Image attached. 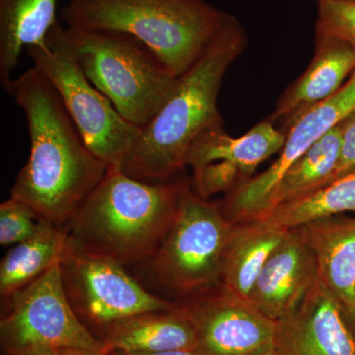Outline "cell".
<instances>
[{
	"instance_id": "6da1fadb",
	"label": "cell",
	"mask_w": 355,
	"mask_h": 355,
	"mask_svg": "<svg viewBox=\"0 0 355 355\" xmlns=\"http://www.w3.org/2000/svg\"><path fill=\"white\" fill-rule=\"evenodd\" d=\"M3 89L24 112L31 144L11 198L39 220L69 224L109 167L86 146L57 90L34 65Z\"/></svg>"
},
{
	"instance_id": "7a4b0ae2",
	"label": "cell",
	"mask_w": 355,
	"mask_h": 355,
	"mask_svg": "<svg viewBox=\"0 0 355 355\" xmlns=\"http://www.w3.org/2000/svg\"><path fill=\"white\" fill-rule=\"evenodd\" d=\"M245 44V33L234 17L179 77L176 90L162 108L140 128L121 171L133 179L156 183L169 181L186 167L187 154L196 137L222 123L217 107L222 81Z\"/></svg>"
},
{
	"instance_id": "3957f363",
	"label": "cell",
	"mask_w": 355,
	"mask_h": 355,
	"mask_svg": "<svg viewBox=\"0 0 355 355\" xmlns=\"http://www.w3.org/2000/svg\"><path fill=\"white\" fill-rule=\"evenodd\" d=\"M181 183L140 181L120 168H109L69 222L70 241L121 266L144 265L171 230Z\"/></svg>"
},
{
	"instance_id": "277c9868",
	"label": "cell",
	"mask_w": 355,
	"mask_h": 355,
	"mask_svg": "<svg viewBox=\"0 0 355 355\" xmlns=\"http://www.w3.org/2000/svg\"><path fill=\"white\" fill-rule=\"evenodd\" d=\"M60 18L67 27L132 35L180 77L202 57L233 15L205 0H69Z\"/></svg>"
},
{
	"instance_id": "5b68a950",
	"label": "cell",
	"mask_w": 355,
	"mask_h": 355,
	"mask_svg": "<svg viewBox=\"0 0 355 355\" xmlns=\"http://www.w3.org/2000/svg\"><path fill=\"white\" fill-rule=\"evenodd\" d=\"M64 32L90 83L135 127L146 125L176 90L179 77L132 35L70 27Z\"/></svg>"
},
{
	"instance_id": "8992f818",
	"label": "cell",
	"mask_w": 355,
	"mask_h": 355,
	"mask_svg": "<svg viewBox=\"0 0 355 355\" xmlns=\"http://www.w3.org/2000/svg\"><path fill=\"white\" fill-rule=\"evenodd\" d=\"M55 23L46 43L26 48L37 67L60 95L88 148L109 168H120L140 128L125 121L111 101L90 83Z\"/></svg>"
},
{
	"instance_id": "52a82bcc",
	"label": "cell",
	"mask_w": 355,
	"mask_h": 355,
	"mask_svg": "<svg viewBox=\"0 0 355 355\" xmlns=\"http://www.w3.org/2000/svg\"><path fill=\"white\" fill-rule=\"evenodd\" d=\"M232 226L218 205L182 182L171 230L157 253L142 266L159 286L181 300L216 288L221 284L222 257Z\"/></svg>"
},
{
	"instance_id": "ba28073f",
	"label": "cell",
	"mask_w": 355,
	"mask_h": 355,
	"mask_svg": "<svg viewBox=\"0 0 355 355\" xmlns=\"http://www.w3.org/2000/svg\"><path fill=\"white\" fill-rule=\"evenodd\" d=\"M9 298L10 310L0 322L2 347L8 354L53 349L108 354L104 343L84 326L72 307L60 263Z\"/></svg>"
},
{
	"instance_id": "9c48e42d",
	"label": "cell",
	"mask_w": 355,
	"mask_h": 355,
	"mask_svg": "<svg viewBox=\"0 0 355 355\" xmlns=\"http://www.w3.org/2000/svg\"><path fill=\"white\" fill-rule=\"evenodd\" d=\"M60 268L65 292L76 314L97 326L107 328L141 313L179 307L146 291L123 266L81 251L70 239Z\"/></svg>"
},
{
	"instance_id": "30bf717a",
	"label": "cell",
	"mask_w": 355,
	"mask_h": 355,
	"mask_svg": "<svg viewBox=\"0 0 355 355\" xmlns=\"http://www.w3.org/2000/svg\"><path fill=\"white\" fill-rule=\"evenodd\" d=\"M354 111L355 71L338 92L307 110L287 128L284 146L270 167L227 193L218 205L226 220L240 223L259 218L266 198L292 164Z\"/></svg>"
},
{
	"instance_id": "8fae6325",
	"label": "cell",
	"mask_w": 355,
	"mask_h": 355,
	"mask_svg": "<svg viewBox=\"0 0 355 355\" xmlns=\"http://www.w3.org/2000/svg\"><path fill=\"white\" fill-rule=\"evenodd\" d=\"M178 305L195 327L200 355H256L275 347L277 322L221 284Z\"/></svg>"
},
{
	"instance_id": "7c38bea8",
	"label": "cell",
	"mask_w": 355,
	"mask_h": 355,
	"mask_svg": "<svg viewBox=\"0 0 355 355\" xmlns=\"http://www.w3.org/2000/svg\"><path fill=\"white\" fill-rule=\"evenodd\" d=\"M280 355H355V336L342 305L318 279L293 313L277 321Z\"/></svg>"
},
{
	"instance_id": "4fadbf2b",
	"label": "cell",
	"mask_w": 355,
	"mask_h": 355,
	"mask_svg": "<svg viewBox=\"0 0 355 355\" xmlns=\"http://www.w3.org/2000/svg\"><path fill=\"white\" fill-rule=\"evenodd\" d=\"M318 279L314 253L289 230L268 257L248 301L263 316L279 321L296 310Z\"/></svg>"
},
{
	"instance_id": "5bb4252c",
	"label": "cell",
	"mask_w": 355,
	"mask_h": 355,
	"mask_svg": "<svg viewBox=\"0 0 355 355\" xmlns=\"http://www.w3.org/2000/svg\"><path fill=\"white\" fill-rule=\"evenodd\" d=\"M355 71V51L343 40L317 32L312 62L295 83L282 95L270 120L284 121L288 128L307 110L326 101L342 89Z\"/></svg>"
},
{
	"instance_id": "9a60e30c",
	"label": "cell",
	"mask_w": 355,
	"mask_h": 355,
	"mask_svg": "<svg viewBox=\"0 0 355 355\" xmlns=\"http://www.w3.org/2000/svg\"><path fill=\"white\" fill-rule=\"evenodd\" d=\"M312 250L318 277L342 305L355 304V217H324L292 229Z\"/></svg>"
},
{
	"instance_id": "2e32d148",
	"label": "cell",
	"mask_w": 355,
	"mask_h": 355,
	"mask_svg": "<svg viewBox=\"0 0 355 355\" xmlns=\"http://www.w3.org/2000/svg\"><path fill=\"white\" fill-rule=\"evenodd\" d=\"M286 139V133L277 130L272 120L261 121L239 137H230L218 123L196 137L187 154L186 165L195 172L210 163H221L251 179L261 163L280 153Z\"/></svg>"
},
{
	"instance_id": "e0dca14e",
	"label": "cell",
	"mask_w": 355,
	"mask_h": 355,
	"mask_svg": "<svg viewBox=\"0 0 355 355\" xmlns=\"http://www.w3.org/2000/svg\"><path fill=\"white\" fill-rule=\"evenodd\" d=\"M102 342L107 354L156 352L197 349V333L180 307L151 311L121 320L107 327Z\"/></svg>"
},
{
	"instance_id": "ac0fdd59",
	"label": "cell",
	"mask_w": 355,
	"mask_h": 355,
	"mask_svg": "<svg viewBox=\"0 0 355 355\" xmlns=\"http://www.w3.org/2000/svg\"><path fill=\"white\" fill-rule=\"evenodd\" d=\"M288 231L265 219L233 223L222 257L221 286L248 300L268 257Z\"/></svg>"
},
{
	"instance_id": "d6986e66",
	"label": "cell",
	"mask_w": 355,
	"mask_h": 355,
	"mask_svg": "<svg viewBox=\"0 0 355 355\" xmlns=\"http://www.w3.org/2000/svg\"><path fill=\"white\" fill-rule=\"evenodd\" d=\"M58 0H0V81L12 80L23 51L46 43L58 22Z\"/></svg>"
},
{
	"instance_id": "ffe728a7",
	"label": "cell",
	"mask_w": 355,
	"mask_h": 355,
	"mask_svg": "<svg viewBox=\"0 0 355 355\" xmlns=\"http://www.w3.org/2000/svg\"><path fill=\"white\" fill-rule=\"evenodd\" d=\"M69 241V234L60 227L39 220L36 232L16 244L0 263L2 297H10L60 263Z\"/></svg>"
},
{
	"instance_id": "44dd1931",
	"label": "cell",
	"mask_w": 355,
	"mask_h": 355,
	"mask_svg": "<svg viewBox=\"0 0 355 355\" xmlns=\"http://www.w3.org/2000/svg\"><path fill=\"white\" fill-rule=\"evenodd\" d=\"M342 135L343 121L292 164L266 198L259 218L284 203L297 200L331 183L340 159Z\"/></svg>"
},
{
	"instance_id": "7402d4cb",
	"label": "cell",
	"mask_w": 355,
	"mask_h": 355,
	"mask_svg": "<svg viewBox=\"0 0 355 355\" xmlns=\"http://www.w3.org/2000/svg\"><path fill=\"white\" fill-rule=\"evenodd\" d=\"M355 212V170L319 190L284 203L259 219L292 230L324 217Z\"/></svg>"
},
{
	"instance_id": "603a6c76",
	"label": "cell",
	"mask_w": 355,
	"mask_h": 355,
	"mask_svg": "<svg viewBox=\"0 0 355 355\" xmlns=\"http://www.w3.org/2000/svg\"><path fill=\"white\" fill-rule=\"evenodd\" d=\"M317 32L343 40L355 51V0H317Z\"/></svg>"
},
{
	"instance_id": "cb8c5ba5",
	"label": "cell",
	"mask_w": 355,
	"mask_h": 355,
	"mask_svg": "<svg viewBox=\"0 0 355 355\" xmlns=\"http://www.w3.org/2000/svg\"><path fill=\"white\" fill-rule=\"evenodd\" d=\"M39 219L28 205L11 198L0 205V244L16 245L31 237Z\"/></svg>"
},
{
	"instance_id": "d4e9b609",
	"label": "cell",
	"mask_w": 355,
	"mask_h": 355,
	"mask_svg": "<svg viewBox=\"0 0 355 355\" xmlns=\"http://www.w3.org/2000/svg\"><path fill=\"white\" fill-rule=\"evenodd\" d=\"M355 170V111L343 121L340 159L331 183ZM330 184V183H329Z\"/></svg>"
},
{
	"instance_id": "484cf974",
	"label": "cell",
	"mask_w": 355,
	"mask_h": 355,
	"mask_svg": "<svg viewBox=\"0 0 355 355\" xmlns=\"http://www.w3.org/2000/svg\"><path fill=\"white\" fill-rule=\"evenodd\" d=\"M114 355H200L196 350L176 349L156 352H114Z\"/></svg>"
},
{
	"instance_id": "4316f807",
	"label": "cell",
	"mask_w": 355,
	"mask_h": 355,
	"mask_svg": "<svg viewBox=\"0 0 355 355\" xmlns=\"http://www.w3.org/2000/svg\"><path fill=\"white\" fill-rule=\"evenodd\" d=\"M15 355H60V352L53 349H33Z\"/></svg>"
},
{
	"instance_id": "83f0119b",
	"label": "cell",
	"mask_w": 355,
	"mask_h": 355,
	"mask_svg": "<svg viewBox=\"0 0 355 355\" xmlns=\"http://www.w3.org/2000/svg\"><path fill=\"white\" fill-rule=\"evenodd\" d=\"M343 315H345V321H347V324H349V328L352 329V333L355 336V304L352 309L343 313Z\"/></svg>"
},
{
	"instance_id": "f1b7e54d",
	"label": "cell",
	"mask_w": 355,
	"mask_h": 355,
	"mask_svg": "<svg viewBox=\"0 0 355 355\" xmlns=\"http://www.w3.org/2000/svg\"><path fill=\"white\" fill-rule=\"evenodd\" d=\"M60 355H93L89 352H83L77 349H60Z\"/></svg>"
},
{
	"instance_id": "f546056e",
	"label": "cell",
	"mask_w": 355,
	"mask_h": 355,
	"mask_svg": "<svg viewBox=\"0 0 355 355\" xmlns=\"http://www.w3.org/2000/svg\"><path fill=\"white\" fill-rule=\"evenodd\" d=\"M256 355H280L279 352L275 349V347H272V349H266L265 352H260V354Z\"/></svg>"
}]
</instances>
